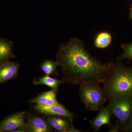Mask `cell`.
<instances>
[{"instance_id": "6da1fadb", "label": "cell", "mask_w": 132, "mask_h": 132, "mask_svg": "<svg viewBox=\"0 0 132 132\" xmlns=\"http://www.w3.org/2000/svg\"><path fill=\"white\" fill-rule=\"evenodd\" d=\"M55 56L64 82L73 85L87 82L103 84L114 65L112 62L103 63L92 56L83 43L76 38L60 45Z\"/></svg>"}, {"instance_id": "7a4b0ae2", "label": "cell", "mask_w": 132, "mask_h": 132, "mask_svg": "<svg viewBox=\"0 0 132 132\" xmlns=\"http://www.w3.org/2000/svg\"><path fill=\"white\" fill-rule=\"evenodd\" d=\"M108 100L121 94H132V67L114 63L112 70L103 83Z\"/></svg>"}, {"instance_id": "3957f363", "label": "cell", "mask_w": 132, "mask_h": 132, "mask_svg": "<svg viewBox=\"0 0 132 132\" xmlns=\"http://www.w3.org/2000/svg\"><path fill=\"white\" fill-rule=\"evenodd\" d=\"M112 115L116 119V124L121 131L127 126L132 114V94L119 95L112 97L108 104Z\"/></svg>"}, {"instance_id": "277c9868", "label": "cell", "mask_w": 132, "mask_h": 132, "mask_svg": "<svg viewBox=\"0 0 132 132\" xmlns=\"http://www.w3.org/2000/svg\"><path fill=\"white\" fill-rule=\"evenodd\" d=\"M80 97L88 110L98 111L108 100L103 88L94 82H87L79 86Z\"/></svg>"}, {"instance_id": "5b68a950", "label": "cell", "mask_w": 132, "mask_h": 132, "mask_svg": "<svg viewBox=\"0 0 132 132\" xmlns=\"http://www.w3.org/2000/svg\"><path fill=\"white\" fill-rule=\"evenodd\" d=\"M26 112H19L8 116L0 122V132H12L20 128H26Z\"/></svg>"}, {"instance_id": "8992f818", "label": "cell", "mask_w": 132, "mask_h": 132, "mask_svg": "<svg viewBox=\"0 0 132 132\" xmlns=\"http://www.w3.org/2000/svg\"><path fill=\"white\" fill-rule=\"evenodd\" d=\"M46 118L48 124L55 131L81 132L74 127L73 120L67 117L61 116H48Z\"/></svg>"}, {"instance_id": "52a82bcc", "label": "cell", "mask_w": 132, "mask_h": 132, "mask_svg": "<svg viewBox=\"0 0 132 132\" xmlns=\"http://www.w3.org/2000/svg\"><path fill=\"white\" fill-rule=\"evenodd\" d=\"M27 132H51L53 129L46 118L37 114H26Z\"/></svg>"}, {"instance_id": "ba28073f", "label": "cell", "mask_w": 132, "mask_h": 132, "mask_svg": "<svg viewBox=\"0 0 132 132\" xmlns=\"http://www.w3.org/2000/svg\"><path fill=\"white\" fill-rule=\"evenodd\" d=\"M35 111L40 114L48 116H61L69 118L73 121L75 118L73 113L70 112L65 107L59 104L51 106L34 105Z\"/></svg>"}, {"instance_id": "9c48e42d", "label": "cell", "mask_w": 132, "mask_h": 132, "mask_svg": "<svg viewBox=\"0 0 132 132\" xmlns=\"http://www.w3.org/2000/svg\"><path fill=\"white\" fill-rule=\"evenodd\" d=\"M20 64L15 62L8 61L0 65V84L17 78Z\"/></svg>"}, {"instance_id": "30bf717a", "label": "cell", "mask_w": 132, "mask_h": 132, "mask_svg": "<svg viewBox=\"0 0 132 132\" xmlns=\"http://www.w3.org/2000/svg\"><path fill=\"white\" fill-rule=\"evenodd\" d=\"M112 115L108 104L106 106L102 107L100 109L98 115L90 121L91 128L94 131L98 132L102 126H110Z\"/></svg>"}, {"instance_id": "8fae6325", "label": "cell", "mask_w": 132, "mask_h": 132, "mask_svg": "<svg viewBox=\"0 0 132 132\" xmlns=\"http://www.w3.org/2000/svg\"><path fill=\"white\" fill-rule=\"evenodd\" d=\"M59 88L43 92L38 96L28 101L30 104L43 105L51 106L59 104L57 99V93Z\"/></svg>"}, {"instance_id": "7c38bea8", "label": "cell", "mask_w": 132, "mask_h": 132, "mask_svg": "<svg viewBox=\"0 0 132 132\" xmlns=\"http://www.w3.org/2000/svg\"><path fill=\"white\" fill-rule=\"evenodd\" d=\"M14 47L13 42L0 38V65L10 59L16 58L14 53Z\"/></svg>"}, {"instance_id": "4fadbf2b", "label": "cell", "mask_w": 132, "mask_h": 132, "mask_svg": "<svg viewBox=\"0 0 132 132\" xmlns=\"http://www.w3.org/2000/svg\"><path fill=\"white\" fill-rule=\"evenodd\" d=\"M112 37L111 34L106 31L100 32L95 36L94 41V46L100 49L108 47L111 44Z\"/></svg>"}, {"instance_id": "5bb4252c", "label": "cell", "mask_w": 132, "mask_h": 132, "mask_svg": "<svg viewBox=\"0 0 132 132\" xmlns=\"http://www.w3.org/2000/svg\"><path fill=\"white\" fill-rule=\"evenodd\" d=\"M33 83L35 85H43L52 88H56L65 82L63 79L57 80L50 77L49 76L46 75L37 80L35 79L33 80Z\"/></svg>"}, {"instance_id": "9a60e30c", "label": "cell", "mask_w": 132, "mask_h": 132, "mask_svg": "<svg viewBox=\"0 0 132 132\" xmlns=\"http://www.w3.org/2000/svg\"><path fill=\"white\" fill-rule=\"evenodd\" d=\"M58 66L56 61L50 60H45L40 65L39 68L45 72L46 75L58 76L59 73L57 71Z\"/></svg>"}, {"instance_id": "2e32d148", "label": "cell", "mask_w": 132, "mask_h": 132, "mask_svg": "<svg viewBox=\"0 0 132 132\" xmlns=\"http://www.w3.org/2000/svg\"><path fill=\"white\" fill-rule=\"evenodd\" d=\"M123 50V53L119 57V60H132V42L130 43H124L120 45Z\"/></svg>"}, {"instance_id": "e0dca14e", "label": "cell", "mask_w": 132, "mask_h": 132, "mask_svg": "<svg viewBox=\"0 0 132 132\" xmlns=\"http://www.w3.org/2000/svg\"><path fill=\"white\" fill-rule=\"evenodd\" d=\"M110 130L109 131L110 132H119L121 131L120 128L116 124L114 125H110Z\"/></svg>"}, {"instance_id": "ac0fdd59", "label": "cell", "mask_w": 132, "mask_h": 132, "mask_svg": "<svg viewBox=\"0 0 132 132\" xmlns=\"http://www.w3.org/2000/svg\"><path fill=\"white\" fill-rule=\"evenodd\" d=\"M122 131L132 132V114L128 125L123 129Z\"/></svg>"}, {"instance_id": "d6986e66", "label": "cell", "mask_w": 132, "mask_h": 132, "mask_svg": "<svg viewBox=\"0 0 132 132\" xmlns=\"http://www.w3.org/2000/svg\"><path fill=\"white\" fill-rule=\"evenodd\" d=\"M129 17L130 20H132V6H130Z\"/></svg>"}]
</instances>
